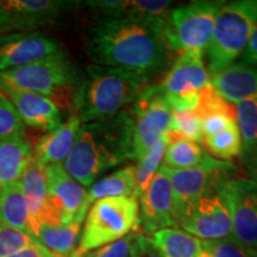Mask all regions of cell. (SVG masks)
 I'll list each match as a JSON object with an SVG mask.
<instances>
[{
  "label": "cell",
  "instance_id": "1",
  "mask_svg": "<svg viewBox=\"0 0 257 257\" xmlns=\"http://www.w3.org/2000/svg\"><path fill=\"white\" fill-rule=\"evenodd\" d=\"M165 24L131 17H101L86 32V54L96 66L148 75L162 69L169 61Z\"/></svg>",
  "mask_w": 257,
  "mask_h": 257
},
{
  "label": "cell",
  "instance_id": "2",
  "mask_svg": "<svg viewBox=\"0 0 257 257\" xmlns=\"http://www.w3.org/2000/svg\"><path fill=\"white\" fill-rule=\"evenodd\" d=\"M133 160V120L126 111L110 119L81 124L64 169L83 187L106 170Z\"/></svg>",
  "mask_w": 257,
  "mask_h": 257
},
{
  "label": "cell",
  "instance_id": "3",
  "mask_svg": "<svg viewBox=\"0 0 257 257\" xmlns=\"http://www.w3.org/2000/svg\"><path fill=\"white\" fill-rule=\"evenodd\" d=\"M147 87V74L92 64L76 88L72 113L82 124L110 119L133 104Z\"/></svg>",
  "mask_w": 257,
  "mask_h": 257
},
{
  "label": "cell",
  "instance_id": "4",
  "mask_svg": "<svg viewBox=\"0 0 257 257\" xmlns=\"http://www.w3.org/2000/svg\"><path fill=\"white\" fill-rule=\"evenodd\" d=\"M78 67L61 51L37 62L0 72V83L47 96L60 108H73L81 81Z\"/></svg>",
  "mask_w": 257,
  "mask_h": 257
},
{
  "label": "cell",
  "instance_id": "5",
  "mask_svg": "<svg viewBox=\"0 0 257 257\" xmlns=\"http://www.w3.org/2000/svg\"><path fill=\"white\" fill-rule=\"evenodd\" d=\"M257 27V0L223 3L207 49L208 73L214 75L232 66L248 47Z\"/></svg>",
  "mask_w": 257,
  "mask_h": 257
},
{
  "label": "cell",
  "instance_id": "6",
  "mask_svg": "<svg viewBox=\"0 0 257 257\" xmlns=\"http://www.w3.org/2000/svg\"><path fill=\"white\" fill-rule=\"evenodd\" d=\"M140 229V205L133 197L102 198L93 202L86 214L79 245L82 256L106 244L124 238Z\"/></svg>",
  "mask_w": 257,
  "mask_h": 257
},
{
  "label": "cell",
  "instance_id": "7",
  "mask_svg": "<svg viewBox=\"0 0 257 257\" xmlns=\"http://www.w3.org/2000/svg\"><path fill=\"white\" fill-rule=\"evenodd\" d=\"M224 2H193L170 10L165 38L170 53L200 55L207 51L218 11Z\"/></svg>",
  "mask_w": 257,
  "mask_h": 257
},
{
  "label": "cell",
  "instance_id": "8",
  "mask_svg": "<svg viewBox=\"0 0 257 257\" xmlns=\"http://www.w3.org/2000/svg\"><path fill=\"white\" fill-rule=\"evenodd\" d=\"M48 197L41 224L83 223L89 208L88 191L66 172L62 163L46 166Z\"/></svg>",
  "mask_w": 257,
  "mask_h": 257
},
{
  "label": "cell",
  "instance_id": "9",
  "mask_svg": "<svg viewBox=\"0 0 257 257\" xmlns=\"http://www.w3.org/2000/svg\"><path fill=\"white\" fill-rule=\"evenodd\" d=\"M133 160H140L168 131L170 110L161 85L149 86L133 102Z\"/></svg>",
  "mask_w": 257,
  "mask_h": 257
},
{
  "label": "cell",
  "instance_id": "10",
  "mask_svg": "<svg viewBox=\"0 0 257 257\" xmlns=\"http://www.w3.org/2000/svg\"><path fill=\"white\" fill-rule=\"evenodd\" d=\"M211 76L202 56L194 54L178 55L166 74L161 87L172 111H193L197 107L199 92Z\"/></svg>",
  "mask_w": 257,
  "mask_h": 257
},
{
  "label": "cell",
  "instance_id": "11",
  "mask_svg": "<svg viewBox=\"0 0 257 257\" xmlns=\"http://www.w3.org/2000/svg\"><path fill=\"white\" fill-rule=\"evenodd\" d=\"M230 212L232 237L250 249H257V185L244 176L226 178L218 187Z\"/></svg>",
  "mask_w": 257,
  "mask_h": 257
},
{
  "label": "cell",
  "instance_id": "12",
  "mask_svg": "<svg viewBox=\"0 0 257 257\" xmlns=\"http://www.w3.org/2000/svg\"><path fill=\"white\" fill-rule=\"evenodd\" d=\"M176 226L201 240H218L232 236L230 212L218 189L186 206L179 214Z\"/></svg>",
  "mask_w": 257,
  "mask_h": 257
},
{
  "label": "cell",
  "instance_id": "13",
  "mask_svg": "<svg viewBox=\"0 0 257 257\" xmlns=\"http://www.w3.org/2000/svg\"><path fill=\"white\" fill-rule=\"evenodd\" d=\"M233 165L211 157L204 165L188 169H168L161 167L168 176L174 199L176 221L186 206L207 193L217 191Z\"/></svg>",
  "mask_w": 257,
  "mask_h": 257
},
{
  "label": "cell",
  "instance_id": "14",
  "mask_svg": "<svg viewBox=\"0 0 257 257\" xmlns=\"http://www.w3.org/2000/svg\"><path fill=\"white\" fill-rule=\"evenodd\" d=\"M61 44L36 31L12 32L0 36V72L23 67L61 53Z\"/></svg>",
  "mask_w": 257,
  "mask_h": 257
},
{
  "label": "cell",
  "instance_id": "15",
  "mask_svg": "<svg viewBox=\"0 0 257 257\" xmlns=\"http://www.w3.org/2000/svg\"><path fill=\"white\" fill-rule=\"evenodd\" d=\"M140 227L143 234L176 226L173 192L168 176L160 168L140 197Z\"/></svg>",
  "mask_w": 257,
  "mask_h": 257
},
{
  "label": "cell",
  "instance_id": "16",
  "mask_svg": "<svg viewBox=\"0 0 257 257\" xmlns=\"http://www.w3.org/2000/svg\"><path fill=\"white\" fill-rule=\"evenodd\" d=\"M0 94L14 106L24 125L50 133L62 124L61 110L47 96L0 83Z\"/></svg>",
  "mask_w": 257,
  "mask_h": 257
},
{
  "label": "cell",
  "instance_id": "17",
  "mask_svg": "<svg viewBox=\"0 0 257 257\" xmlns=\"http://www.w3.org/2000/svg\"><path fill=\"white\" fill-rule=\"evenodd\" d=\"M74 3L59 0H8L0 2L8 16L10 34L32 31L54 22Z\"/></svg>",
  "mask_w": 257,
  "mask_h": 257
},
{
  "label": "cell",
  "instance_id": "18",
  "mask_svg": "<svg viewBox=\"0 0 257 257\" xmlns=\"http://www.w3.org/2000/svg\"><path fill=\"white\" fill-rule=\"evenodd\" d=\"M212 87L225 100L239 104L257 99V69L238 63L212 75Z\"/></svg>",
  "mask_w": 257,
  "mask_h": 257
},
{
  "label": "cell",
  "instance_id": "19",
  "mask_svg": "<svg viewBox=\"0 0 257 257\" xmlns=\"http://www.w3.org/2000/svg\"><path fill=\"white\" fill-rule=\"evenodd\" d=\"M81 124L78 115L70 114L68 119L60 126L38 140L32 152V157L44 166L63 163L72 150Z\"/></svg>",
  "mask_w": 257,
  "mask_h": 257
},
{
  "label": "cell",
  "instance_id": "20",
  "mask_svg": "<svg viewBox=\"0 0 257 257\" xmlns=\"http://www.w3.org/2000/svg\"><path fill=\"white\" fill-rule=\"evenodd\" d=\"M19 180L28 205L30 233L36 238L48 197L46 166L32 157L30 162L25 166Z\"/></svg>",
  "mask_w": 257,
  "mask_h": 257
},
{
  "label": "cell",
  "instance_id": "21",
  "mask_svg": "<svg viewBox=\"0 0 257 257\" xmlns=\"http://www.w3.org/2000/svg\"><path fill=\"white\" fill-rule=\"evenodd\" d=\"M80 221L70 224H41L36 239L56 257H70L76 250L81 233Z\"/></svg>",
  "mask_w": 257,
  "mask_h": 257
},
{
  "label": "cell",
  "instance_id": "22",
  "mask_svg": "<svg viewBox=\"0 0 257 257\" xmlns=\"http://www.w3.org/2000/svg\"><path fill=\"white\" fill-rule=\"evenodd\" d=\"M31 159V147L25 140L0 141V192L21 179Z\"/></svg>",
  "mask_w": 257,
  "mask_h": 257
},
{
  "label": "cell",
  "instance_id": "23",
  "mask_svg": "<svg viewBox=\"0 0 257 257\" xmlns=\"http://www.w3.org/2000/svg\"><path fill=\"white\" fill-rule=\"evenodd\" d=\"M0 221L30 233L28 205L21 180L11 182L0 192Z\"/></svg>",
  "mask_w": 257,
  "mask_h": 257
},
{
  "label": "cell",
  "instance_id": "24",
  "mask_svg": "<svg viewBox=\"0 0 257 257\" xmlns=\"http://www.w3.org/2000/svg\"><path fill=\"white\" fill-rule=\"evenodd\" d=\"M136 188V169L135 166H126L115 170L94 182L88 191L89 207L93 202L102 198L133 197ZM136 199V198H135Z\"/></svg>",
  "mask_w": 257,
  "mask_h": 257
},
{
  "label": "cell",
  "instance_id": "25",
  "mask_svg": "<svg viewBox=\"0 0 257 257\" xmlns=\"http://www.w3.org/2000/svg\"><path fill=\"white\" fill-rule=\"evenodd\" d=\"M149 237L163 257H198L201 250V239L176 227L160 230Z\"/></svg>",
  "mask_w": 257,
  "mask_h": 257
},
{
  "label": "cell",
  "instance_id": "26",
  "mask_svg": "<svg viewBox=\"0 0 257 257\" xmlns=\"http://www.w3.org/2000/svg\"><path fill=\"white\" fill-rule=\"evenodd\" d=\"M211 156L200 144L182 138H170L162 167L168 169H188L206 163Z\"/></svg>",
  "mask_w": 257,
  "mask_h": 257
},
{
  "label": "cell",
  "instance_id": "27",
  "mask_svg": "<svg viewBox=\"0 0 257 257\" xmlns=\"http://www.w3.org/2000/svg\"><path fill=\"white\" fill-rule=\"evenodd\" d=\"M202 144L208 155L216 160L230 162L239 157L243 150V140L238 124L211 136H204Z\"/></svg>",
  "mask_w": 257,
  "mask_h": 257
},
{
  "label": "cell",
  "instance_id": "28",
  "mask_svg": "<svg viewBox=\"0 0 257 257\" xmlns=\"http://www.w3.org/2000/svg\"><path fill=\"white\" fill-rule=\"evenodd\" d=\"M169 143V136L165 135L161 137L154 146L150 148L144 155L138 160L136 169V188H135V198L138 199L146 191L154 176L162 167L163 159Z\"/></svg>",
  "mask_w": 257,
  "mask_h": 257
},
{
  "label": "cell",
  "instance_id": "29",
  "mask_svg": "<svg viewBox=\"0 0 257 257\" xmlns=\"http://www.w3.org/2000/svg\"><path fill=\"white\" fill-rule=\"evenodd\" d=\"M167 135L198 144L202 143L204 138L201 121L194 111H172Z\"/></svg>",
  "mask_w": 257,
  "mask_h": 257
},
{
  "label": "cell",
  "instance_id": "30",
  "mask_svg": "<svg viewBox=\"0 0 257 257\" xmlns=\"http://www.w3.org/2000/svg\"><path fill=\"white\" fill-rule=\"evenodd\" d=\"M198 115L199 119L211 114H225L227 117L237 120L236 105L232 102L225 100L218 94L212 87L211 82L207 83L204 88L199 92V99L197 107L193 110Z\"/></svg>",
  "mask_w": 257,
  "mask_h": 257
},
{
  "label": "cell",
  "instance_id": "31",
  "mask_svg": "<svg viewBox=\"0 0 257 257\" xmlns=\"http://www.w3.org/2000/svg\"><path fill=\"white\" fill-rule=\"evenodd\" d=\"M198 257H257V251L237 242L231 236L218 240H201Z\"/></svg>",
  "mask_w": 257,
  "mask_h": 257
},
{
  "label": "cell",
  "instance_id": "32",
  "mask_svg": "<svg viewBox=\"0 0 257 257\" xmlns=\"http://www.w3.org/2000/svg\"><path fill=\"white\" fill-rule=\"evenodd\" d=\"M236 111L243 147L257 148V99L236 104Z\"/></svg>",
  "mask_w": 257,
  "mask_h": 257
},
{
  "label": "cell",
  "instance_id": "33",
  "mask_svg": "<svg viewBox=\"0 0 257 257\" xmlns=\"http://www.w3.org/2000/svg\"><path fill=\"white\" fill-rule=\"evenodd\" d=\"M24 137V123L14 106L0 94V141H18Z\"/></svg>",
  "mask_w": 257,
  "mask_h": 257
},
{
  "label": "cell",
  "instance_id": "34",
  "mask_svg": "<svg viewBox=\"0 0 257 257\" xmlns=\"http://www.w3.org/2000/svg\"><path fill=\"white\" fill-rule=\"evenodd\" d=\"M35 242H37V239L32 234L8 226L0 221V257L15 255Z\"/></svg>",
  "mask_w": 257,
  "mask_h": 257
},
{
  "label": "cell",
  "instance_id": "35",
  "mask_svg": "<svg viewBox=\"0 0 257 257\" xmlns=\"http://www.w3.org/2000/svg\"><path fill=\"white\" fill-rule=\"evenodd\" d=\"M135 232L127 234L124 238L115 240L113 243L106 244L100 248L92 250L81 257H130L131 243H133Z\"/></svg>",
  "mask_w": 257,
  "mask_h": 257
},
{
  "label": "cell",
  "instance_id": "36",
  "mask_svg": "<svg viewBox=\"0 0 257 257\" xmlns=\"http://www.w3.org/2000/svg\"><path fill=\"white\" fill-rule=\"evenodd\" d=\"M130 257H163L154 245L149 236H146L141 231L135 232L131 243Z\"/></svg>",
  "mask_w": 257,
  "mask_h": 257
},
{
  "label": "cell",
  "instance_id": "37",
  "mask_svg": "<svg viewBox=\"0 0 257 257\" xmlns=\"http://www.w3.org/2000/svg\"><path fill=\"white\" fill-rule=\"evenodd\" d=\"M200 121L204 136H211V135L218 134L225 130V128H229L232 125L237 124L236 119L227 117L225 114H211L204 117L200 119Z\"/></svg>",
  "mask_w": 257,
  "mask_h": 257
},
{
  "label": "cell",
  "instance_id": "38",
  "mask_svg": "<svg viewBox=\"0 0 257 257\" xmlns=\"http://www.w3.org/2000/svg\"><path fill=\"white\" fill-rule=\"evenodd\" d=\"M240 159H242L244 169L248 174V179L257 185V148L243 147Z\"/></svg>",
  "mask_w": 257,
  "mask_h": 257
},
{
  "label": "cell",
  "instance_id": "39",
  "mask_svg": "<svg viewBox=\"0 0 257 257\" xmlns=\"http://www.w3.org/2000/svg\"><path fill=\"white\" fill-rule=\"evenodd\" d=\"M9 257H56L55 255H53L49 250L44 248L42 244L38 242H35L32 245L28 246L22 251H19L15 255H11Z\"/></svg>",
  "mask_w": 257,
  "mask_h": 257
},
{
  "label": "cell",
  "instance_id": "40",
  "mask_svg": "<svg viewBox=\"0 0 257 257\" xmlns=\"http://www.w3.org/2000/svg\"><path fill=\"white\" fill-rule=\"evenodd\" d=\"M242 63L245 64H257V27L253 31L248 47L245 48L243 53Z\"/></svg>",
  "mask_w": 257,
  "mask_h": 257
},
{
  "label": "cell",
  "instance_id": "41",
  "mask_svg": "<svg viewBox=\"0 0 257 257\" xmlns=\"http://www.w3.org/2000/svg\"><path fill=\"white\" fill-rule=\"evenodd\" d=\"M9 32H10V28H9L8 16H6L4 8L0 5V36H2V35L9 34Z\"/></svg>",
  "mask_w": 257,
  "mask_h": 257
},
{
  "label": "cell",
  "instance_id": "42",
  "mask_svg": "<svg viewBox=\"0 0 257 257\" xmlns=\"http://www.w3.org/2000/svg\"><path fill=\"white\" fill-rule=\"evenodd\" d=\"M70 257H81V256L76 255V253H75V252H73V253H72V256H70Z\"/></svg>",
  "mask_w": 257,
  "mask_h": 257
},
{
  "label": "cell",
  "instance_id": "43",
  "mask_svg": "<svg viewBox=\"0 0 257 257\" xmlns=\"http://www.w3.org/2000/svg\"><path fill=\"white\" fill-rule=\"evenodd\" d=\"M256 251H257V249H256Z\"/></svg>",
  "mask_w": 257,
  "mask_h": 257
}]
</instances>
